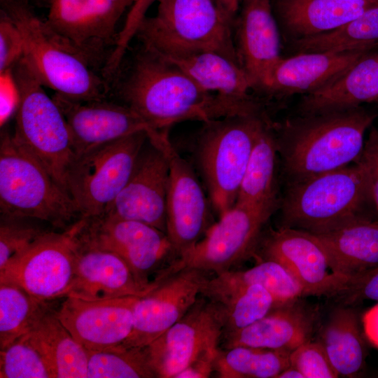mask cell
<instances>
[{"label": "cell", "instance_id": "816d5d0a", "mask_svg": "<svg viewBox=\"0 0 378 378\" xmlns=\"http://www.w3.org/2000/svg\"><path fill=\"white\" fill-rule=\"evenodd\" d=\"M378 128V127H377Z\"/></svg>", "mask_w": 378, "mask_h": 378}, {"label": "cell", "instance_id": "4316f807", "mask_svg": "<svg viewBox=\"0 0 378 378\" xmlns=\"http://www.w3.org/2000/svg\"><path fill=\"white\" fill-rule=\"evenodd\" d=\"M376 5L364 0L278 1L282 23L293 39L332 31Z\"/></svg>", "mask_w": 378, "mask_h": 378}, {"label": "cell", "instance_id": "d4e9b609", "mask_svg": "<svg viewBox=\"0 0 378 378\" xmlns=\"http://www.w3.org/2000/svg\"><path fill=\"white\" fill-rule=\"evenodd\" d=\"M378 103V52H368L321 88L304 94L300 115L353 108Z\"/></svg>", "mask_w": 378, "mask_h": 378}, {"label": "cell", "instance_id": "c3c4849f", "mask_svg": "<svg viewBox=\"0 0 378 378\" xmlns=\"http://www.w3.org/2000/svg\"><path fill=\"white\" fill-rule=\"evenodd\" d=\"M218 8L232 21L242 0H214Z\"/></svg>", "mask_w": 378, "mask_h": 378}, {"label": "cell", "instance_id": "f907efd6", "mask_svg": "<svg viewBox=\"0 0 378 378\" xmlns=\"http://www.w3.org/2000/svg\"><path fill=\"white\" fill-rule=\"evenodd\" d=\"M364 1L378 3V0H364Z\"/></svg>", "mask_w": 378, "mask_h": 378}, {"label": "cell", "instance_id": "9c48e42d", "mask_svg": "<svg viewBox=\"0 0 378 378\" xmlns=\"http://www.w3.org/2000/svg\"><path fill=\"white\" fill-rule=\"evenodd\" d=\"M148 138L146 132H137L76 155L65 184L82 218L106 212L128 181Z\"/></svg>", "mask_w": 378, "mask_h": 378}, {"label": "cell", "instance_id": "5b68a950", "mask_svg": "<svg viewBox=\"0 0 378 378\" xmlns=\"http://www.w3.org/2000/svg\"><path fill=\"white\" fill-rule=\"evenodd\" d=\"M1 214L41 220L64 230L82 218L68 191L15 137L0 141Z\"/></svg>", "mask_w": 378, "mask_h": 378}, {"label": "cell", "instance_id": "5bb4252c", "mask_svg": "<svg viewBox=\"0 0 378 378\" xmlns=\"http://www.w3.org/2000/svg\"><path fill=\"white\" fill-rule=\"evenodd\" d=\"M148 139L163 150L169 164L166 233L177 260L189 252L211 225L208 202L192 167L170 141L167 130Z\"/></svg>", "mask_w": 378, "mask_h": 378}, {"label": "cell", "instance_id": "7bdbcfd3", "mask_svg": "<svg viewBox=\"0 0 378 378\" xmlns=\"http://www.w3.org/2000/svg\"><path fill=\"white\" fill-rule=\"evenodd\" d=\"M335 296L347 304L365 300L378 302V266L348 277Z\"/></svg>", "mask_w": 378, "mask_h": 378}, {"label": "cell", "instance_id": "8d00e7d4", "mask_svg": "<svg viewBox=\"0 0 378 378\" xmlns=\"http://www.w3.org/2000/svg\"><path fill=\"white\" fill-rule=\"evenodd\" d=\"M88 356L87 378H157L145 346L88 350Z\"/></svg>", "mask_w": 378, "mask_h": 378}, {"label": "cell", "instance_id": "ee69618b", "mask_svg": "<svg viewBox=\"0 0 378 378\" xmlns=\"http://www.w3.org/2000/svg\"><path fill=\"white\" fill-rule=\"evenodd\" d=\"M20 92L12 69L0 73L1 127L15 114Z\"/></svg>", "mask_w": 378, "mask_h": 378}, {"label": "cell", "instance_id": "8fae6325", "mask_svg": "<svg viewBox=\"0 0 378 378\" xmlns=\"http://www.w3.org/2000/svg\"><path fill=\"white\" fill-rule=\"evenodd\" d=\"M84 221L80 218L64 230L42 236L0 270V280L14 282L41 300L66 297L74 276L78 234Z\"/></svg>", "mask_w": 378, "mask_h": 378}, {"label": "cell", "instance_id": "ffe728a7", "mask_svg": "<svg viewBox=\"0 0 378 378\" xmlns=\"http://www.w3.org/2000/svg\"><path fill=\"white\" fill-rule=\"evenodd\" d=\"M52 98L67 122L76 155L132 134L145 132L150 136L158 131L120 102L75 101L57 94Z\"/></svg>", "mask_w": 378, "mask_h": 378}, {"label": "cell", "instance_id": "83f0119b", "mask_svg": "<svg viewBox=\"0 0 378 378\" xmlns=\"http://www.w3.org/2000/svg\"><path fill=\"white\" fill-rule=\"evenodd\" d=\"M278 155L274 128L270 121L255 142L235 204L272 214L277 206L274 181Z\"/></svg>", "mask_w": 378, "mask_h": 378}, {"label": "cell", "instance_id": "60d3db41", "mask_svg": "<svg viewBox=\"0 0 378 378\" xmlns=\"http://www.w3.org/2000/svg\"><path fill=\"white\" fill-rule=\"evenodd\" d=\"M290 365L304 378L338 377L320 342L307 341L290 351Z\"/></svg>", "mask_w": 378, "mask_h": 378}, {"label": "cell", "instance_id": "f35d334b", "mask_svg": "<svg viewBox=\"0 0 378 378\" xmlns=\"http://www.w3.org/2000/svg\"><path fill=\"white\" fill-rule=\"evenodd\" d=\"M52 230H56L38 220L1 214L0 270Z\"/></svg>", "mask_w": 378, "mask_h": 378}, {"label": "cell", "instance_id": "52a82bcc", "mask_svg": "<svg viewBox=\"0 0 378 378\" xmlns=\"http://www.w3.org/2000/svg\"><path fill=\"white\" fill-rule=\"evenodd\" d=\"M269 122L265 115H235L203 122L197 158L219 216L235 205L255 142Z\"/></svg>", "mask_w": 378, "mask_h": 378}, {"label": "cell", "instance_id": "b9f144b4", "mask_svg": "<svg viewBox=\"0 0 378 378\" xmlns=\"http://www.w3.org/2000/svg\"><path fill=\"white\" fill-rule=\"evenodd\" d=\"M22 34L13 20L0 10V73L12 69L22 57Z\"/></svg>", "mask_w": 378, "mask_h": 378}, {"label": "cell", "instance_id": "e575fe53", "mask_svg": "<svg viewBox=\"0 0 378 378\" xmlns=\"http://www.w3.org/2000/svg\"><path fill=\"white\" fill-rule=\"evenodd\" d=\"M201 295L219 304L223 314V332L247 327L278 305L272 295L260 285L208 291Z\"/></svg>", "mask_w": 378, "mask_h": 378}, {"label": "cell", "instance_id": "7c38bea8", "mask_svg": "<svg viewBox=\"0 0 378 378\" xmlns=\"http://www.w3.org/2000/svg\"><path fill=\"white\" fill-rule=\"evenodd\" d=\"M270 216L235 204L219 216L189 252L169 266L170 272L192 267L218 275L232 270L255 253Z\"/></svg>", "mask_w": 378, "mask_h": 378}, {"label": "cell", "instance_id": "277c9868", "mask_svg": "<svg viewBox=\"0 0 378 378\" xmlns=\"http://www.w3.org/2000/svg\"><path fill=\"white\" fill-rule=\"evenodd\" d=\"M281 227L322 234L351 220L378 214L369 176L358 162L288 182L281 204Z\"/></svg>", "mask_w": 378, "mask_h": 378}, {"label": "cell", "instance_id": "681fc988", "mask_svg": "<svg viewBox=\"0 0 378 378\" xmlns=\"http://www.w3.org/2000/svg\"><path fill=\"white\" fill-rule=\"evenodd\" d=\"M276 378H304L303 374L296 368L290 365L283 370Z\"/></svg>", "mask_w": 378, "mask_h": 378}, {"label": "cell", "instance_id": "4dcf8cb0", "mask_svg": "<svg viewBox=\"0 0 378 378\" xmlns=\"http://www.w3.org/2000/svg\"><path fill=\"white\" fill-rule=\"evenodd\" d=\"M320 342L338 377H352L363 369L365 347L353 310L336 309L323 331Z\"/></svg>", "mask_w": 378, "mask_h": 378}, {"label": "cell", "instance_id": "ac0fdd59", "mask_svg": "<svg viewBox=\"0 0 378 378\" xmlns=\"http://www.w3.org/2000/svg\"><path fill=\"white\" fill-rule=\"evenodd\" d=\"M168 181L166 155L148 138L128 181L103 215L141 221L166 232Z\"/></svg>", "mask_w": 378, "mask_h": 378}, {"label": "cell", "instance_id": "d590c367", "mask_svg": "<svg viewBox=\"0 0 378 378\" xmlns=\"http://www.w3.org/2000/svg\"><path fill=\"white\" fill-rule=\"evenodd\" d=\"M18 284L0 280V349L31 331L50 306Z\"/></svg>", "mask_w": 378, "mask_h": 378}, {"label": "cell", "instance_id": "7402d4cb", "mask_svg": "<svg viewBox=\"0 0 378 378\" xmlns=\"http://www.w3.org/2000/svg\"><path fill=\"white\" fill-rule=\"evenodd\" d=\"M151 290L139 283L119 255L81 239L78 232L74 276L66 296L99 300L141 297Z\"/></svg>", "mask_w": 378, "mask_h": 378}, {"label": "cell", "instance_id": "bcb514c9", "mask_svg": "<svg viewBox=\"0 0 378 378\" xmlns=\"http://www.w3.org/2000/svg\"><path fill=\"white\" fill-rule=\"evenodd\" d=\"M219 348L194 360L176 378H207L211 377L214 374L215 360Z\"/></svg>", "mask_w": 378, "mask_h": 378}, {"label": "cell", "instance_id": "ba28073f", "mask_svg": "<svg viewBox=\"0 0 378 378\" xmlns=\"http://www.w3.org/2000/svg\"><path fill=\"white\" fill-rule=\"evenodd\" d=\"M12 71L20 92L14 135L66 190V174L76 150L65 118L23 57Z\"/></svg>", "mask_w": 378, "mask_h": 378}, {"label": "cell", "instance_id": "8992f818", "mask_svg": "<svg viewBox=\"0 0 378 378\" xmlns=\"http://www.w3.org/2000/svg\"><path fill=\"white\" fill-rule=\"evenodd\" d=\"M136 34L143 47L164 57L215 51L238 62L233 21L214 0H158Z\"/></svg>", "mask_w": 378, "mask_h": 378}, {"label": "cell", "instance_id": "f546056e", "mask_svg": "<svg viewBox=\"0 0 378 378\" xmlns=\"http://www.w3.org/2000/svg\"><path fill=\"white\" fill-rule=\"evenodd\" d=\"M40 340L55 378H87L88 350L60 321L50 305L31 330Z\"/></svg>", "mask_w": 378, "mask_h": 378}, {"label": "cell", "instance_id": "7a4b0ae2", "mask_svg": "<svg viewBox=\"0 0 378 378\" xmlns=\"http://www.w3.org/2000/svg\"><path fill=\"white\" fill-rule=\"evenodd\" d=\"M376 117L375 113L358 106L286 120L275 134L288 182L358 162L365 134Z\"/></svg>", "mask_w": 378, "mask_h": 378}, {"label": "cell", "instance_id": "4fadbf2b", "mask_svg": "<svg viewBox=\"0 0 378 378\" xmlns=\"http://www.w3.org/2000/svg\"><path fill=\"white\" fill-rule=\"evenodd\" d=\"M223 328L219 304L199 297L178 321L145 346L157 378H176L194 360L218 349Z\"/></svg>", "mask_w": 378, "mask_h": 378}, {"label": "cell", "instance_id": "6da1fadb", "mask_svg": "<svg viewBox=\"0 0 378 378\" xmlns=\"http://www.w3.org/2000/svg\"><path fill=\"white\" fill-rule=\"evenodd\" d=\"M110 82V93L157 130L188 120L205 122L264 115L255 99H237L209 92L179 67L142 46L127 66H120Z\"/></svg>", "mask_w": 378, "mask_h": 378}, {"label": "cell", "instance_id": "1f68e13d", "mask_svg": "<svg viewBox=\"0 0 378 378\" xmlns=\"http://www.w3.org/2000/svg\"><path fill=\"white\" fill-rule=\"evenodd\" d=\"M253 284L266 288L278 307L304 296L301 286L291 274L281 264L270 259H260L257 265L246 270H232L209 279L202 293Z\"/></svg>", "mask_w": 378, "mask_h": 378}, {"label": "cell", "instance_id": "d6a6232c", "mask_svg": "<svg viewBox=\"0 0 378 378\" xmlns=\"http://www.w3.org/2000/svg\"><path fill=\"white\" fill-rule=\"evenodd\" d=\"M293 42L298 53L371 50L378 46V5L332 31Z\"/></svg>", "mask_w": 378, "mask_h": 378}, {"label": "cell", "instance_id": "2e32d148", "mask_svg": "<svg viewBox=\"0 0 378 378\" xmlns=\"http://www.w3.org/2000/svg\"><path fill=\"white\" fill-rule=\"evenodd\" d=\"M132 1L49 0L46 21L58 35L99 63L106 47L114 48L117 24Z\"/></svg>", "mask_w": 378, "mask_h": 378}, {"label": "cell", "instance_id": "f1b7e54d", "mask_svg": "<svg viewBox=\"0 0 378 378\" xmlns=\"http://www.w3.org/2000/svg\"><path fill=\"white\" fill-rule=\"evenodd\" d=\"M162 57V56H160ZM162 58L175 64L206 90L237 99H254L253 85L238 62L215 51Z\"/></svg>", "mask_w": 378, "mask_h": 378}, {"label": "cell", "instance_id": "74e56055", "mask_svg": "<svg viewBox=\"0 0 378 378\" xmlns=\"http://www.w3.org/2000/svg\"><path fill=\"white\" fill-rule=\"evenodd\" d=\"M1 378H55L48 356L31 330L0 349Z\"/></svg>", "mask_w": 378, "mask_h": 378}, {"label": "cell", "instance_id": "d6986e66", "mask_svg": "<svg viewBox=\"0 0 378 378\" xmlns=\"http://www.w3.org/2000/svg\"><path fill=\"white\" fill-rule=\"evenodd\" d=\"M139 298L86 300L66 296L56 314L83 347L103 350L122 345L130 335Z\"/></svg>", "mask_w": 378, "mask_h": 378}, {"label": "cell", "instance_id": "30bf717a", "mask_svg": "<svg viewBox=\"0 0 378 378\" xmlns=\"http://www.w3.org/2000/svg\"><path fill=\"white\" fill-rule=\"evenodd\" d=\"M81 239L111 251L129 266L144 287L153 289L176 259L166 232L147 223L108 215L85 218L79 231Z\"/></svg>", "mask_w": 378, "mask_h": 378}, {"label": "cell", "instance_id": "484cf974", "mask_svg": "<svg viewBox=\"0 0 378 378\" xmlns=\"http://www.w3.org/2000/svg\"><path fill=\"white\" fill-rule=\"evenodd\" d=\"M332 272L350 277L378 266V219L361 218L329 232L314 234Z\"/></svg>", "mask_w": 378, "mask_h": 378}, {"label": "cell", "instance_id": "ab89813d", "mask_svg": "<svg viewBox=\"0 0 378 378\" xmlns=\"http://www.w3.org/2000/svg\"><path fill=\"white\" fill-rule=\"evenodd\" d=\"M158 0H133L122 29L118 31L115 46L109 55L104 70L115 73L122 64L132 40L135 38L140 24L146 17L151 5Z\"/></svg>", "mask_w": 378, "mask_h": 378}, {"label": "cell", "instance_id": "e0dca14e", "mask_svg": "<svg viewBox=\"0 0 378 378\" xmlns=\"http://www.w3.org/2000/svg\"><path fill=\"white\" fill-rule=\"evenodd\" d=\"M262 258L281 264L301 286L303 295L335 296L347 278L334 274L316 236L281 227L260 241Z\"/></svg>", "mask_w": 378, "mask_h": 378}, {"label": "cell", "instance_id": "44dd1931", "mask_svg": "<svg viewBox=\"0 0 378 378\" xmlns=\"http://www.w3.org/2000/svg\"><path fill=\"white\" fill-rule=\"evenodd\" d=\"M234 43L240 66L254 90L265 92L273 69L281 59L280 35L270 0H242Z\"/></svg>", "mask_w": 378, "mask_h": 378}, {"label": "cell", "instance_id": "836d02e7", "mask_svg": "<svg viewBox=\"0 0 378 378\" xmlns=\"http://www.w3.org/2000/svg\"><path fill=\"white\" fill-rule=\"evenodd\" d=\"M290 353L248 346L219 348L214 374L218 378H276L290 366Z\"/></svg>", "mask_w": 378, "mask_h": 378}, {"label": "cell", "instance_id": "3957f363", "mask_svg": "<svg viewBox=\"0 0 378 378\" xmlns=\"http://www.w3.org/2000/svg\"><path fill=\"white\" fill-rule=\"evenodd\" d=\"M24 43L23 59L44 86L75 101L106 99L110 85L94 71L98 62L52 30L27 0H1Z\"/></svg>", "mask_w": 378, "mask_h": 378}, {"label": "cell", "instance_id": "f5cc1de1", "mask_svg": "<svg viewBox=\"0 0 378 378\" xmlns=\"http://www.w3.org/2000/svg\"><path fill=\"white\" fill-rule=\"evenodd\" d=\"M28 1V0H27Z\"/></svg>", "mask_w": 378, "mask_h": 378}, {"label": "cell", "instance_id": "f6af8a7d", "mask_svg": "<svg viewBox=\"0 0 378 378\" xmlns=\"http://www.w3.org/2000/svg\"><path fill=\"white\" fill-rule=\"evenodd\" d=\"M360 160L368 171L371 194L378 214V128L371 127Z\"/></svg>", "mask_w": 378, "mask_h": 378}, {"label": "cell", "instance_id": "9a60e30c", "mask_svg": "<svg viewBox=\"0 0 378 378\" xmlns=\"http://www.w3.org/2000/svg\"><path fill=\"white\" fill-rule=\"evenodd\" d=\"M209 279V273L192 267L165 276L136 300L132 332L120 346L144 347L159 337L194 305Z\"/></svg>", "mask_w": 378, "mask_h": 378}, {"label": "cell", "instance_id": "7dc6e473", "mask_svg": "<svg viewBox=\"0 0 378 378\" xmlns=\"http://www.w3.org/2000/svg\"><path fill=\"white\" fill-rule=\"evenodd\" d=\"M362 321L367 338L378 347V303L364 314Z\"/></svg>", "mask_w": 378, "mask_h": 378}, {"label": "cell", "instance_id": "cb8c5ba5", "mask_svg": "<svg viewBox=\"0 0 378 378\" xmlns=\"http://www.w3.org/2000/svg\"><path fill=\"white\" fill-rule=\"evenodd\" d=\"M295 301L274 308L247 327L223 333L221 348L248 346L290 352L309 341L313 319Z\"/></svg>", "mask_w": 378, "mask_h": 378}, {"label": "cell", "instance_id": "603a6c76", "mask_svg": "<svg viewBox=\"0 0 378 378\" xmlns=\"http://www.w3.org/2000/svg\"><path fill=\"white\" fill-rule=\"evenodd\" d=\"M370 52H307L281 57L265 92L278 96L308 94L341 75Z\"/></svg>", "mask_w": 378, "mask_h": 378}]
</instances>
